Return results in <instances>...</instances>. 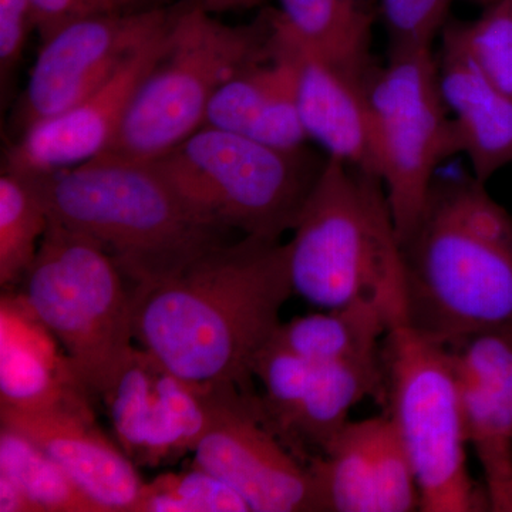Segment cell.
Segmentation results:
<instances>
[{
	"instance_id": "12",
	"label": "cell",
	"mask_w": 512,
	"mask_h": 512,
	"mask_svg": "<svg viewBox=\"0 0 512 512\" xmlns=\"http://www.w3.org/2000/svg\"><path fill=\"white\" fill-rule=\"evenodd\" d=\"M103 400L126 456L134 464L160 466L194 451L210 424L214 392L134 348Z\"/></svg>"
},
{
	"instance_id": "34",
	"label": "cell",
	"mask_w": 512,
	"mask_h": 512,
	"mask_svg": "<svg viewBox=\"0 0 512 512\" xmlns=\"http://www.w3.org/2000/svg\"><path fill=\"white\" fill-rule=\"evenodd\" d=\"M488 508L490 511L512 512V478L488 495Z\"/></svg>"
},
{
	"instance_id": "16",
	"label": "cell",
	"mask_w": 512,
	"mask_h": 512,
	"mask_svg": "<svg viewBox=\"0 0 512 512\" xmlns=\"http://www.w3.org/2000/svg\"><path fill=\"white\" fill-rule=\"evenodd\" d=\"M204 126L249 137L278 150L305 148L309 138L299 114L295 42L282 28L279 16L274 53L222 84L210 101Z\"/></svg>"
},
{
	"instance_id": "8",
	"label": "cell",
	"mask_w": 512,
	"mask_h": 512,
	"mask_svg": "<svg viewBox=\"0 0 512 512\" xmlns=\"http://www.w3.org/2000/svg\"><path fill=\"white\" fill-rule=\"evenodd\" d=\"M402 251L410 326L448 349L485 333L512 335L511 254L431 202Z\"/></svg>"
},
{
	"instance_id": "7",
	"label": "cell",
	"mask_w": 512,
	"mask_h": 512,
	"mask_svg": "<svg viewBox=\"0 0 512 512\" xmlns=\"http://www.w3.org/2000/svg\"><path fill=\"white\" fill-rule=\"evenodd\" d=\"M200 210L247 237L292 231L325 163L220 128L201 127L151 160Z\"/></svg>"
},
{
	"instance_id": "4",
	"label": "cell",
	"mask_w": 512,
	"mask_h": 512,
	"mask_svg": "<svg viewBox=\"0 0 512 512\" xmlns=\"http://www.w3.org/2000/svg\"><path fill=\"white\" fill-rule=\"evenodd\" d=\"M278 15L264 8L252 22L228 25L184 0L167 45L137 87L110 147L100 156L150 161L173 150L204 126L222 84L271 56Z\"/></svg>"
},
{
	"instance_id": "9",
	"label": "cell",
	"mask_w": 512,
	"mask_h": 512,
	"mask_svg": "<svg viewBox=\"0 0 512 512\" xmlns=\"http://www.w3.org/2000/svg\"><path fill=\"white\" fill-rule=\"evenodd\" d=\"M376 175L403 247L419 227L444 157L457 153L431 49L389 50L367 74Z\"/></svg>"
},
{
	"instance_id": "21",
	"label": "cell",
	"mask_w": 512,
	"mask_h": 512,
	"mask_svg": "<svg viewBox=\"0 0 512 512\" xmlns=\"http://www.w3.org/2000/svg\"><path fill=\"white\" fill-rule=\"evenodd\" d=\"M386 396L383 353L366 359L315 365L301 402L278 433L292 454L323 453L367 397ZM312 458V460H313ZM311 463V461H309Z\"/></svg>"
},
{
	"instance_id": "23",
	"label": "cell",
	"mask_w": 512,
	"mask_h": 512,
	"mask_svg": "<svg viewBox=\"0 0 512 512\" xmlns=\"http://www.w3.org/2000/svg\"><path fill=\"white\" fill-rule=\"evenodd\" d=\"M403 316L389 303L367 299L281 323L272 339L315 365L366 359L382 355V340Z\"/></svg>"
},
{
	"instance_id": "3",
	"label": "cell",
	"mask_w": 512,
	"mask_h": 512,
	"mask_svg": "<svg viewBox=\"0 0 512 512\" xmlns=\"http://www.w3.org/2000/svg\"><path fill=\"white\" fill-rule=\"evenodd\" d=\"M292 231L293 293L322 309L377 299L404 312L403 251L375 175L326 158Z\"/></svg>"
},
{
	"instance_id": "5",
	"label": "cell",
	"mask_w": 512,
	"mask_h": 512,
	"mask_svg": "<svg viewBox=\"0 0 512 512\" xmlns=\"http://www.w3.org/2000/svg\"><path fill=\"white\" fill-rule=\"evenodd\" d=\"M99 242L49 222L23 296L55 336L87 393L103 399L133 352L131 293Z\"/></svg>"
},
{
	"instance_id": "30",
	"label": "cell",
	"mask_w": 512,
	"mask_h": 512,
	"mask_svg": "<svg viewBox=\"0 0 512 512\" xmlns=\"http://www.w3.org/2000/svg\"><path fill=\"white\" fill-rule=\"evenodd\" d=\"M170 0H32L36 32L45 42L57 30L100 16L124 15L170 5Z\"/></svg>"
},
{
	"instance_id": "32",
	"label": "cell",
	"mask_w": 512,
	"mask_h": 512,
	"mask_svg": "<svg viewBox=\"0 0 512 512\" xmlns=\"http://www.w3.org/2000/svg\"><path fill=\"white\" fill-rule=\"evenodd\" d=\"M0 511L2 512H42L15 481L0 473Z\"/></svg>"
},
{
	"instance_id": "19",
	"label": "cell",
	"mask_w": 512,
	"mask_h": 512,
	"mask_svg": "<svg viewBox=\"0 0 512 512\" xmlns=\"http://www.w3.org/2000/svg\"><path fill=\"white\" fill-rule=\"evenodd\" d=\"M295 57L299 114L309 140L329 158L377 177L365 87L296 42Z\"/></svg>"
},
{
	"instance_id": "14",
	"label": "cell",
	"mask_w": 512,
	"mask_h": 512,
	"mask_svg": "<svg viewBox=\"0 0 512 512\" xmlns=\"http://www.w3.org/2000/svg\"><path fill=\"white\" fill-rule=\"evenodd\" d=\"M173 23L89 97L25 128L6 154L5 170L25 177L56 173L103 154L116 137L137 87L163 53Z\"/></svg>"
},
{
	"instance_id": "25",
	"label": "cell",
	"mask_w": 512,
	"mask_h": 512,
	"mask_svg": "<svg viewBox=\"0 0 512 512\" xmlns=\"http://www.w3.org/2000/svg\"><path fill=\"white\" fill-rule=\"evenodd\" d=\"M50 218L25 178L3 170L0 177V284L22 282L35 261Z\"/></svg>"
},
{
	"instance_id": "2",
	"label": "cell",
	"mask_w": 512,
	"mask_h": 512,
	"mask_svg": "<svg viewBox=\"0 0 512 512\" xmlns=\"http://www.w3.org/2000/svg\"><path fill=\"white\" fill-rule=\"evenodd\" d=\"M20 177L50 221L99 242L133 285L181 268L227 242L231 231L192 204L151 160L99 156Z\"/></svg>"
},
{
	"instance_id": "26",
	"label": "cell",
	"mask_w": 512,
	"mask_h": 512,
	"mask_svg": "<svg viewBox=\"0 0 512 512\" xmlns=\"http://www.w3.org/2000/svg\"><path fill=\"white\" fill-rule=\"evenodd\" d=\"M249 512L248 504L221 478L194 466L144 484L136 512Z\"/></svg>"
},
{
	"instance_id": "22",
	"label": "cell",
	"mask_w": 512,
	"mask_h": 512,
	"mask_svg": "<svg viewBox=\"0 0 512 512\" xmlns=\"http://www.w3.org/2000/svg\"><path fill=\"white\" fill-rule=\"evenodd\" d=\"M278 16L288 35L350 79L365 84L376 66L373 29L379 0H278Z\"/></svg>"
},
{
	"instance_id": "29",
	"label": "cell",
	"mask_w": 512,
	"mask_h": 512,
	"mask_svg": "<svg viewBox=\"0 0 512 512\" xmlns=\"http://www.w3.org/2000/svg\"><path fill=\"white\" fill-rule=\"evenodd\" d=\"M453 0H379L389 50L431 49L448 22Z\"/></svg>"
},
{
	"instance_id": "10",
	"label": "cell",
	"mask_w": 512,
	"mask_h": 512,
	"mask_svg": "<svg viewBox=\"0 0 512 512\" xmlns=\"http://www.w3.org/2000/svg\"><path fill=\"white\" fill-rule=\"evenodd\" d=\"M194 466L210 471L254 512L325 511L311 468L262 420L258 394L215 392L208 429Z\"/></svg>"
},
{
	"instance_id": "17",
	"label": "cell",
	"mask_w": 512,
	"mask_h": 512,
	"mask_svg": "<svg viewBox=\"0 0 512 512\" xmlns=\"http://www.w3.org/2000/svg\"><path fill=\"white\" fill-rule=\"evenodd\" d=\"M441 33L437 69L441 96L453 114L457 151L467 154L474 177L487 183L512 163V99L481 72L453 37Z\"/></svg>"
},
{
	"instance_id": "18",
	"label": "cell",
	"mask_w": 512,
	"mask_h": 512,
	"mask_svg": "<svg viewBox=\"0 0 512 512\" xmlns=\"http://www.w3.org/2000/svg\"><path fill=\"white\" fill-rule=\"evenodd\" d=\"M23 296L0 303V406L43 410L86 399L72 363Z\"/></svg>"
},
{
	"instance_id": "6",
	"label": "cell",
	"mask_w": 512,
	"mask_h": 512,
	"mask_svg": "<svg viewBox=\"0 0 512 512\" xmlns=\"http://www.w3.org/2000/svg\"><path fill=\"white\" fill-rule=\"evenodd\" d=\"M387 414L416 474L421 512L488 510L468 470V443L453 350L397 319L383 345Z\"/></svg>"
},
{
	"instance_id": "11",
	"label": "cell",
	"mask_w": 512,
	"mask_h": 512,
	"mask_svg": "<svg viewBox=\"0 0 512 512\" xmlns=\"http://www.w3.org/2000/svg\"><path fill=\"white\" fill-rule=\"evenodd\" d=\"M183 0L160 8L70 23L45 42L18 104L22 131L72 109L173 23Z\"/></svg>"
},
{
	"instance_id": "20",
	"label": "cell",
	"mask_w": 512,
	"mask_h": 512,
	"mask_svg": "<svg viewBox=\"0 0 512 512\" xmlns=\"http://www.w3.org/2000/svg\"><path fill=\"white\" fill-rule=\"evenodd\" d=\"M456 367L468 443L483 468L488 500L512 478V348L491 346Z\"/></svg>"
},
{
	"instance_id": "28",
	"label": "cell",
	"mask_w": 512,
	"mask_h": 512,
	"mask_svg": "<svg viewBox=\"0 0 512 512\" xmlns=\"http://www.w3.org/2000/svg\"><path fill=\"white\" fill-rule=\"evenodd\" d=\"M429 202L477 237L512 255V217L474 175L447 183L434 180Z\"/></svg>"
},
{
	"instance_id": "27",
	"label": "cell",
	"mask_w": 512,
	"mask_h": 512,
	"mask_svg": "<svg viewBox=\"0 0 512 512\" xmlns=\"http://www.w3.org/2000/svg\"><path fill=\"white\" fill-rule=\"evenodd\" d=\"M443 32L512 99V0H497L473 22H447Z\"/></svg>"
},
{
	"instance_id": "15",
	"label": "cell",
	"mask_w": 512,
	"mask_h": 512,
	"mask_svg": "<svg viewBox=\"0 0 512 512\" xmlns=\"http://www.w3.org/2000/svg\"><path fill=\"white\" fill-rule=\"evenodd\" d=\"M0 421L45 451L106 512H136L144 483L126 453L94 426L86 399L43 410L0 406Z\"/></svg>"
},
{
	"instance_id": "13",
	"label": "cell",
	"mask_w": 512,
	"mask_h": 512,
	"mask_svg": "<svg viewBox=\"0 0 512 512\" xmlns=\"http://www.w3.org/2000/svg\"><path fill=\"white\" fill-rule=\"evenodd\" d=\"M330 512H412L420 493L412 461L389 414L350 420L308 464Z\"/></svg>"
},
{
	"instance_id": "24",
	"label": "cell",
	"mask_w": 512,
	"mask_h": 512,
	"mask_svg": "<svg viewBox=\"0 0 512 512\" xmlns=\"http://www.w3.org/2000/svg\"><path fill=\"white\" fill-rule=\"evenodd\" d=\"M0 473L15 481L42 512H106L45 451L5 427L0 430Z\"/></svg>"
},
{
	"instance_id": "1",
	"label": "cell",
	"mask_w": 512,
	"mask_h": 512,
	"mask_svg": "<svg viewBox=\"0 0 512 512\" xmlns=\"http://www.w3.org/2000/svg\"><path fill=\"white\" fill-rule=\"evenodd\" d=\"M130 293L134 339L161 365L201 389L255 394L256 356L293 293L288 248L244 235Z\"/></svg>"
},
{
	"instance_id": "31",
	"label": "cell",
	"mask_w": 512,
	"mask_h": 512,
	"mask_svg": "<svg viewBox=\"0 0 512 512\" xmlns=\"http://www.w3.org/2000/svg\"><path fill=\"white\" fill-rule=\"evenodd\" d=\"M36 30L32 0H0V72L5 86L22 62L29 33Z\"/></svg>"
},
{
	"instance_id": "33",
	"label": "cell",
	"mask_w": 512,
	"mask_h": 512,
	"mask_svg": "<svg viewBox=\"0 0 512 512\" xmlns=\"http://www.w3.org/2000/svg\"><path fill=\"white\" fill-rule=\"evenodd\" d=\"M170 2H175V0H170ZM190 2L207 10V12L214 13V15L261 8L264 5V0H190Z\"/></svg>"
}]
</instances>
